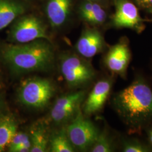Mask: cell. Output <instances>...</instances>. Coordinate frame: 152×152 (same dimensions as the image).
<instances>
[{"mask_svg": "<svg viewBox=\"0 0 152 152\" xmlns=\"http://www.w3.org/2000/svg\"><path fill=\"white\" fill-rule=\"evenodd\" d=\"M30 148L24 145H20L19 146L12 149L10 152H30Z\"/></svg>", "mask_w": 152, "mask_h": 152, "instance_id": "22", "label": "cell"}, {"mask_svg": "<svg viewBox=\"0 0 152 152\" xmlns=\"http://www.w3.org/2000/svg\"><path fill=\"white\" fill-rule=\"evenodd\" d=\"M0 56L15 75L48 72L54 64V50L51 41L46 39L6 45L1 49Z\"/></svg>", "mask_w": 152, "mask_h": 152, "instance_id": "1", "label": "cell"}, {"mask_svg": "<svg viewBox=\"0 0 152 152\" xmlns=\"http://www.w3.org/2000/svg\"><path fill=\"white\" fill-rule=\"evenodd\" d=\"M85 59L71 53H66L60 56V72L70 88L85 86L95 78V72L92 65Z\"/></svg>", "mask_w": 152, "mask_h": 152, "instance_id": "4", "label": "cell"}, {"mask_svg": "<svg viewBox=\"0 0 152 152\" xmlns=\"http://www.w3.org/2000/svg\"><path fill=\"white\" fill-rule=\"evenodd\" d=\"M115 10L111 24L116 28H129L138 33L145 29V20L140 16L137 8L130 0H115Z\"/></svg>", "mask_w": 152, "mask_h": 152, "instance_id": "7", "label": "cell"}, {"mask_svg": "<svg viewBox=\"0 0 152 152\" xmlns=\"http://www.w3.org/2000/svg\"><path fill=\"white\" fill-rule=\"evenodd\" d=\"M66 134L75 149L90 150L100 132L91 121L85 118L81 109L66 127Z\"/></svg>", "mask_w": 152, "mask_h": 152, "instance_id": "6", "label": "cell"}, {"mask_svg": "<svg viewBox=\"0 0 152 152\" xmlns=\"http://www.w3.org/2000/svg\"><path fill=\"white\" fill-rule=\"evenodd\" d=\"M138 5L142 7L150 9L152 7V0H135Z\"/></svg>", "mask_w": 152, "mask_h": 152, "instance_id": "21", "label": "cell"}, {"mask_svg": "<svg viewBox=\"0 0 152 152\" xmlns=\"http://www.w3.org/2000/svg\"><path fill=\"white\" fill-rule=\"evenodd\" d=\"M89 1H95V2H98V1H101V0H89Z\"/></svg>", "mask_w": 152, "mask_h": 152, "instance_id": "25", "label": "cell"}, {"mask_svg": "<svg viewBox=\"0 0 152 152\" xmlns=\"http://www.w3.org/2000/svg\"><path fill=\"white\" fill-rule=\"evenodd\" d=\"M72 0H48L45 13L49 24L53 29L64 26L71 15Z\"/></svg>", "mask_w": 152, "mask_h": 152, "instance_id": "11", "label": "cell"}, {"mask_svg": "<svg viewBox=\"0 0 152 152\" xmlns=\"http://www.w3.org/2000/svg\"><path fill=\"white\" fill-rule=\"evenodd\" d=\"M148 135H149V139L150 142L152 145V129H151L149 131Z\"/></svg>", "mask_w": 152, "mask_h": 152, "instance_id": "23", "label": "cell"}, {"mask_svg": "<svg viewBox=\"0 0 152 152\" xmlns=\"http://www.w3.org/2000/svg\"><path fill=\"white\" fill-rule=\"evenodd\" d=\"M114 147L110 139L105 132L99 134L97 139L90 148V152H113Z\"/></svg>", "mask_w": 152, "mask_h": 152, "instance_id": "18", "label": "cell"}, {"mask_svg": "<svg viewBox=\"0 0 152 152\" xmlns=\"http://www.w3.org/2000/svg\"><path fill=\"white\" fill-rule=\"evenodd\" d=\"M55 91L53 83L48 79L30 77L22 82L18 91V99L27 108L42 109L48 105Z\"/></svg>", "mask_w": 152, "mask_h": 152, "instance_id": "3", "label": "cell"}, {"mask_svg": "<svg viewBox=\"0 0 152 152\" xmlns=\"http://www.w3.org/2000/svg\"><path fill=\"white\" fill-rule=\"evenodd\" d=\"M29 138L31 142V152H45L48 151L49 137L46 127L44 124L39 123L33 125L30 129Z\"/></svg>", "mask_w": 152, "mask_h": 152, "instance_id": "15", "label": "cell"}, {"mask_svg": "<svg viewBox=\"0 0 152 152\" xmlns=\"http://www.w3.org/2000/svg\"><path fill=\"white\" fill-rule=\"evenodd\" d=\"M78 13L82 19L92 26L103 24L107 19V12L98 2L85 0L78 7Z\"/></svg>", "mask_w": 152, "mask_h": 152, "instance_id": "13", "label": "cell"}, {"mask_svg": "<svg viewBox=\"0 0 152 152\" xmlns=\"http://www.w3.org/2000/svg\"><path fill=\"white\" fill-rule=\"evenodd\" d=\"M49 148L51 152H73L75 149L71 144L66 128L56 131L50 137Z\"/></svg>", "mask_w": 152, "mask_h": 152, "instance_id": "17", "label": "cell"}, {"mask_svg": "<svg viewBox=\"0 0 152 152\" xmlns=\"http://www.w3.org/2000/svg\"><path fill=\"white\" fill-rule=\"evenodd\" d=\"M85 96L84 91L72 92L58 98L51 109L50 118L57 125L71 121L80 109Z\"/></svg>", "mask_w": 152, "mask_h": 152, "instance_id": "8", "label": "cell"}, {"mask_svg": "<svg viewBox=\"0 0 152 152\" xmlns=\"http://www.w3.org/2000/svg\"><path fill=\"white\" fill-rule=\"evenodd\" d=\"M2 101L0 100V117L2 116L1 114L2 112Z\"/></svg>", "mask_w": 152, "mask_h": 152, "instance_id": "24", "label": "cell"}, {"mask_svg": "<svg viewBox=\"0 0 152 152\" xmlns=\"http://www.w3.org/2000/svg\"><path fill=\"white\" fill-rule=\"evenodd\" d=\"M105 41L102 33L94 28L84 29L75 46L76 51L82 57L88 59L103 50Z\"/></svg>", "mask_w": 152, "mask_h": 152, "instance_id": "10", "label": "cell"}, {"mask_svg": "<svg viewBox=\"0 0 152 152\" xmlns=\"http://www.w3.org/2000/svg\"><path fill=\"white\" fill-rule=\"evenodd\" d=\"M149 9V11H150V12H151V13L152 14V7L150 8V9Z\"/></svg>", "mask_w": 152, "mask_h": 152, "instance_id": "26", "label": "cell"}, {"mask_svg": "<svg viewBox=\"0 0 152 152\" xmlns=\"http://www.w3.org/2000/svg\"><path fill=\"white\" fill-rule=\"evenodd\" d=\"M130 57L128 41L126 38H122L109 49L105 57L104 63L109 71L124 76Z\"/></svg>", "mask_w": 152, "mask_h": 152, "instance_id": "9", "label": "cell"}, {"mask_svg": "<svg viewBox=\"0 0 152 152\" xmlns=\"http://www.w3.org/2000/svg\"><path fill=\"white\" fill-rule=\"evenodd\" d=\"M112 88V82L108 80L98 81L90 93L83 105L85 114H94L102 108L108 97Z\"/></svg>", "mask_w": 152, "mask_h": 152, "instance_id": "12", "label": "cell"}, {"mask_svg": "<svg viewBox=\"0 0 152 152\" xmlns=\"http://www.w3.org/2000/svg\"><path fill=\"white\" fill-rule=\"evenodd\" d=\"M26 11V7L16 0H0V31L7 27Z\"/></svg>", "mask_w": 152, "mask_h": 152, "instance_id": "14", "label": "cell"}, {"mask_svg": "<svg viewBox=\"0 0 152 152\" xmlns=\"http://www.w3.org/2000/svg\"><path fill=\"white\" fill-rule=\"evenodd\" d=\"M8 39L12 44H24L39 39L50 41L46 24L32 14H23L12 23Z\"/></svg>", "mask_w": 152, "mask_h": 152, "instance_id": "5", "label": "cell"}, {"mask_svg": "<svg viewBox=\"0 0 152 152\" xmlns=\"http://www.w3.org/2000/svg\"><path fill=\"white\" fill-rule=\"evenodd\" d=\"M20 145H24L31 149V142L29 136L27 134L23 132H16L8 145L9 151L10 152L12 149Z\"/></svg>", "mask_w": 152, "mask_h": 152, "instance_id": "19", "label": "cell"}, {"mask_svg": "<svg viewBox=\"0 0 152 152\" xmlns=\"http://www.w3.org/2000/svg\"><path fill=\"white\" fill-rule=\"evenodd\" d=\"M123 151L125 152H146L149 149L137 141H131L125 142Z\"/></svg>", "mask_w": 152, "mask_h": 152, "instance_id": "20", "label": "cell"}, {"mask_svg": "<svg viewBox=\"0 0 152 152\" xmlns=\"http://www.w3.org/2000/svg\"><path fill=\"white\" fill-rule=\"evenodd\" d=\"M114 105L129 125H144L152 120V91L145 82L137 80L119 92Z\"/></svg>", "mask_w": 152, "mask_h": 152, "instance_id": "2", "label": "cell"}, {"mask_svg": "<svg viewBox=\"0 0 152 152\" xmlns=\"http://www.w3.org/2000/svg\"><path fill=\"white\" fill-rule=\"evenodd\" d=\"M17 129L18 123L13 116L6 115L0 117V152L9 145Z\"/></svg>", "mask_w": 152, "mask_h": 152, "instance_id": "16", "label": "cell"}]
</instances>
